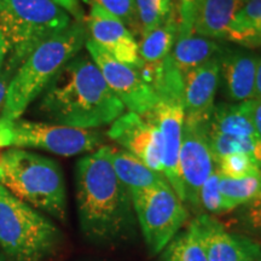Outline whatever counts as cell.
<instances>
[{"label":"cell","instance_id":"cell-1","mask_svg":"<svg viewBox=\"0 0 261 261\" xmlns=\"http://www.w3.org/2000/svg\"><path fill=\"white\" fill-rule=\"evenodd\" d=\"M75 189L81 232L86 240L96 244H116L136 233L132 195L114 171L109 145L79 160Z\"/></svg>","mask_w":261,"mask_h":261},{"label":"cell","instance_id":"cell-2","mask_svg":"<svg viewBox=\"0 0 261 261\" xmlns=\"http://www.w3.org/2000/svg\"><path fill=\"white\" fill-rule=\"evenodd\" d=\"M37 112L55 125L96 129L112 125L126 108L90 55L79 52L42 91Z\"/></svg>","mask_w":261,"mask_h":261},{"label":"cell","instance_id":"cell-3","mask_svg":"<svg viewBox=\"0 0 261 261\" xmlns=\"http://www.w3.org/2000/svg\"><path fill=\"white\" fill-rule=\"evenodd\" d=\"M87 39L85 21H73L65 31L35 48L11 77L0 122L18 119L58 71L81 52Z\"/></svg>","mask_w":261,"mask_h":261},{"label":"cell","instance_id":"cell-4","mask_svg":"<svg viewBox=\"0 0 261 261\" xmlns=\"http://www.w3.org/2000/svg\"><path fill=\"white\" fill-rule=\"evenodd\" d=\"M0 185L34 210L65 221L64 177L54 160L23 149L5 150L0 154Z\"/></svg>","mask_w":261,"mask_h":261},{"label":"cell","instance_id":"cell-5","mask_svg":"<svg viewBox=\"0 0 261 261\" xmlns=\"http://www.w3.org/2000/svg\"><path fill=\"white\" fill-rule=\"evenodd\" d=\"M54 0H0V32L6 45L3 69L14 76L35 48L73 23Z\"/></svg>","mask_w":261,"mask_h":261},{"label":"cell","instance_id":"cell-6","mask_svg":"<svg viewBox=\"0 0 261 261\" xmlns=\"http://www.w3.org/2000/svg\"><path fill=\"white\" fill-rule=\"evenodd\" d=\"M56 225L0 185V248L6 261H44L62 244Z\"/></svg>","mask_w":261,"mask_h":261},{"label":"cell","instance_id":"cell-7","mask_svg":"<svg viewBox=\"0 0 261 261\" xmlns=\"http://www.w3.org/2000/svg\"><path fill=\"white\" fill-rule=\"evenodd\" d=\"M148 83L154 89L158 102L144 116L154 123L161 137L163 175L178 197L185 202L179 172V151L185 120L182 75L169 57L158 71L150 75Z\"/></svg>","mask_w":261,"mask_h":261},{"label":"cell","instance_id":"cell-8","mask_svg":"<svg viewBox=\"0 0 261 261\" xmlns=\"http://www.w3.org/2000/svg\"><path fill=\"white\" fill-rule=\"evenodd\" d=\"M104 136L97 129H83L23 119L0 122V148L41 149L60 156H75L103 146Z\"/></svg>","mask_w":261,"mask_h":261},{"label":"cell","instance_id":"cell-9","mask_svg":"<svg viewBox=\"0 0 261 261\" xmlns=\"http://www.w3.org/2000/svg\"><path fill=\"white\" fill-rule=\"evenodd\" d=\"M130 195L146 247L151 255H158L187 223V205L169 184Z\"/></svg>","mask_w":261,"mask_h":261},{"label":"cell","instance_id":"cell-10","mask_svg":"<svg viewBox=\"0 0 261 261\" xmlns=\"http://www.w3.org/2000/svg\"><path fill=\"white\" fill-rule=\"evenodd\" d=\"M208 121L210 120H184L179 151V172L185 196L184 203L197 214H202L201 189L217 167L208 144Z\"/></svg>","mask_w":261,"mask_h":261},{"label":"cell","instance_id":"cell-11","mask_svg":"<svg viewBox=\"0 0 261 261\" xmlns=\"http://www.w3.org/2000/svg\"><path fill=\"white\" fill-rule=\"evenodd\" d=\"M85 47L102 73L108 86L121 100L127 112L144 115L154 108L158 97L151 85L138 69L115 60L90 37Z\"/></svg>","mask_w":261,"mask_h":261},{"label":"cell","instance_id":"cell-12","mask_svg":"<svg viewBox=\"0 0 261 261\" xmlns=\"http://www.w3.org/2000/svg\"><path fill=\"white\" fill-rule=\"evenodd\" d=\"M197 231L208 261H259L261 242L228 230L210 214H198L191 221Z\"/></svg>","mask_w":261,"mask_h":261},{"label":"cell","instance_id":"cell-13","mask_svg":"<svg viewBox=\"0 0 261 261\" xmlns=\"http://www.w3.org/2000/svg\"><path fill=\"white\" fill-rule=\"evenodd\" d=\"M90 5L89 16L85 18L90 39L99 45L115 60L142 71L138 39L123 22L104 10L96 0H86Z\"/></svg>","mask_w":261,"mask_h":261},{"label":"cell","instance_id":"cell-14","mask_svg":"<svg viewBox=\"0 0 261 261\" xmlns=\"http://www.w3.org/2000/svg\"><path fill=\"white\" fill-rule=\"evenodd\" d=\"M108 137L152 171L163 172L161 137L156 126L144 115L130 112L122 114L112 123Z\"/></svg>","mask_w":261,"mask_h":261},{"label":"cell","instance_id":"cell-15","mask_svg":"<svg viewBox=\"0 0 261 261\" xmlns=\"http://www.w3.org/2000/svg\"><path fill=\"white\" fill-rule=\"evenodd\" d=\"M207 133L221 139L233 150L250 155L261 165V139L254 128L246 102L214 106Z\"/></svg>","mask_w":261,"mask_h":261},{"label":"cell","instance_id":"cell-16","mask_svg":"<svg viewBox=\"0 0 261 261\" xmlns=\"http://www.w3.org/2000/svg\"><path fill=\"white\" fill-rule=\"evenodd\" d=\"M219 56L182 75L185 119L210 120L215 106V93L220 84Z\"/></svg>","mask_w":261,"mask_h":261},{"label":"cell","instance_id":"cell-17","mask_svg":"<svg viewBox=\"0 0 261 261\" xmlns=\"http://www.w3.org/2000/svg\"><path fill=\"white\" fill-rule=\"evenodd\" d=\"M259 57L240 48L225 46L220 54V83L233 103L253 99Z\"/></svg>","mask_w":261,"mask_h":261},{"label":"cell","instance_id":"cell-18","mask_svg":"<svg viewBox=\"0 0 261 261\" xmlns=\"http://www.w3.org/2000/svg\"><path fill=\"white\" fill-rule=\"evenodd\" d=\"M178 33V18L177 15H173L165 23L146 33L139 39V57L143 63L140 73L145 80L159 70L171 57Z\"/></svg>","mask_w":261,"mask_h":261},{"label":"cell","instance_id":"cell-19","mask_svg":"<svg viewBox=\"0 0 261 261\" xmlns=\"http://www.w3.org/2000/svg\"><path fill=\"white\" fill-rule=\"evenodd\" d=\"M242 4V0H197L194 34L224 41L228 24Z\"/></svg>","mask_w":261,"mask_h":261},{"label":"cell","instance_id":"cell-20","mask_svg":"<svg viewBox=\"0 0 261 261\" xmlns=\"http://www.w3.org/2000/svg\"><path fill=\"white\" fill-rule=\"evenodd\" d=\"M110 160L117 178L130 194L169 184L162 173L152 171L126 150L110 146Z\"/></svg>","mask_w":261,"mask_h":261},{"label":"cell","instance_id":"cell-21","mask_svg":"<svg viewBox=\"0 0 261 261\" xmlns=\"http://www.w3.org/2000/svg\"><path fill=\"white\" fill-rule=\"evenodd\" d=\"M224 47L225 45L221 44V41L191 34L177 38L171 57L180 74L184 75L212 58L219 56Z\"/></svg>","mask_w":261,"mask_h":261},{"label":"cell","instance_id":"cell-22","mask_svg":"<svg viewBox=\"0 0 261 261\" xmlns=\"http://www.w3.org/2000/svg\"><path fill=\"white\" fill-rule=\"evenodd\" d=\"M224 41L248 48L261 47V0H248L234 14Z\"/></svg>","mask_w":261,"mask_h":261},{"label":"cell","instance_id":"cell-23","mask_svg":"<svg viewBox=\"0 0 261 261\" xmlns=\"http://www.w3.org/2000/svg\"><path fill=\"white\" fill-rule=\"evenodd\" d=\"M221 212L230 213L241 205L261 196V175L246 178H226L221 175L219 182Z\"/></svg>","mask_w":261,"mask_h":261},{"label":"cell","instance_id":"cell-24","mask_svg":"<svg viewBox=\"0 0 261 261\" xmlns=\"http://www.w3.org/2000/svg\"><path fill=\"white\" fill-rule=\"evenodd\" d=\"M159 261H208L194 224L173 238L160 253Z\"/></svg>","mask_w":261,"mask_h":261},{"label":"cell","instance_id":"cell-25","mask_svg":"<svg viewBox=\"0 0 261 261\" xmlns=\"http://www.w3.org/2000/svg\"><path fill=\"white\" fill-rule=\"evenodd\" d=\"M140 38L175 14L173 0H135ZM139 38V39H140Z\"/></svg>","mask_w":261,"mask_h":261},{"label":"cell","instance_id":"cell-26","mask_svg":"<svg viewBox=\"0 0 261 261\" xmlns=\"http://www.w3.org/2000/svg\"><path fill=\"white\" fill-rule=\"evenodd\" d=\"M228 227L234 232L261 241V196L232 211Z\"/></svg>","mask_w":261,"mask_h":261},{"label":"cell","instance_id":"cell-27","mask_svg":"<svg viewBox=\"0 0 261 261\" xmlns=\"http://www.w3.org/2000/svg\"><path fill=\"white\" fill-rule=\"evenodd\" d=\"M217 169L223 177L246 178L252 175H261V165L252 156L237 152L224 156L215 163Z\"/></svg>","mask_w":261,"mask_h":261},{"label":"cell","instance_id":"cell-28","mask_svg":"<svg viewBox=\"0 0 261 261\" xmlns=\"http://www.w3.org/2000/svg\"><path fill=\"white\" fill-rule=\"evenodd\" d=\"M104 10L115 16L133 33V35L140 38L138 15H137L135 0H96Z\"/></svg>","mask_w":261,"mask_h":261},{"label":"cell","instance_id":"cell-29","mask_svg":"<svg viewBox=\"0 0 261 261\" xmlns=\"http://www.w3.org/2000/svg\"><path fill=\"white\" fill-rule=\"evenodd\" d=\"M220 178V172L215 168V171L212 173L210 178L205 180L203 187H202L200 194V205L202 214H210L213 215V217L223 214L219 190Z\"/></svg>","mask_w":261,"mask_h":261},{"label":"cell","instance_id":"cell-30","mask_svg":"<svg viewBox=\"0 0 261 261\" xmlns=\"http://www.w3.org/2000/svg\"><path fill=\"white\" fill-rule=\"evenodd\" d=\"M197 0H173L178 18V37L194 34V19Z\"/></svg>","mask_w":261,"mask_h":261},{"label":"cell","instance_id":"cell-31","mask_svg":"<svg viewBox=\"0 0 261 261\" xmlns=\"http://www.w3.org/2000/svg\"><path fill=\"white\" fill-rule=\"evenodd\" d=\"M246 106L254 128L261 139V98H253V99L246 100Z\"/></svg>","mask_w":261,"mask_h":261},{"label":"cell","instance_id":"cell-32","mask_svg":"<svg viewBox=\"0 0 261 261\" xmlns=\"http://www.w3.org/2000/svg\"><path fill=\"white\" fill-rule=\"evenodd\" d=\"M57 5L64 9L71 16L74 21H85V15L83 6L80 4V0H54Z\"/></svg>","mask_w":261,"mask_h":261},{"label":"cell","instance_id":"cell-33","mask_svg":"<svg viewBox=\"0 0 261 261\" xmlns=\"http://www.w3.org/2000/svg\"><path fill=\"white\" fill-rule=\"evenodd\" d=\"M12 75L3 69L0 71V115H2L3 109H4V104L6 99V92H8V87L10 81H11Z\"/></svg>","mask_w":261,"mask_h":261},{"label":"cell","instance_id":"cell-34","mask_svg":"<svg viewBox=\"0 0 261 261\" xmlns=\"http://www.w3.org/2000/svg\"><path fill=\"white\" fill-rule=\"evenodd\" d=\"M254 98H261V57H259L256 68L255 77V90H254Z\"/></svg>","mask_w":261,"mask_h":261},{"label":"cell","instance_id":"cell-35","mask_svg":"<svg viewBox=\"0 0 261 261\" xmlns=\"http://www.w3.org/2000/svg\"><path fill=\"white\" fill-rule=\"evenodd\" d=\"M5 61H6V45H5L4 38H3L2 32H0V71H2L3 68H4Z\"/></svg>","mask_w":261,"mask_h":261},{"label":"cell","instance_id":"cell-36","mask_svg":"<svg viewBox=\"0 0 261 261\" xmlns=\"http://www.w3.org/2000/svg\"><path fill=\"white\" fill-rule=\"evenodd\" d=\"M0 261H6L5 255H4V253H3L2 248H0Z\"/></svg>","mask_w":261,"mask_h":261},{"label":"cell","instance_id":"cell-37","mask_svg":"<svg viewBox=\"0 0 261 261\" xmlns=\"http://www.w3.org/2000/svg\"><path fill=\"white\" fill-rule=\"evenodd\" d=\"M242 2H243V3H244V2H248V0H242Z\"/></svg>","mask_w":261,"mask_h":261},{"label":"cell","instance_id":"cell-38","mask_svg":"<svg viewBox=\"0 0 261 261\" xmlns=\"http://www.w3.org/2000/svg\"><path fill=\"white\" fill-rule=\"evenodd\" d=\"M259 261H261V257H260V260H259Z\"/></svg>","mask_w":261,"mask_h":261}]
</instances>
